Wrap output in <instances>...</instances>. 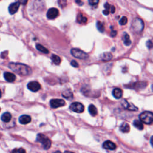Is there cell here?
<instances>
[{"instance_id":"obj_1","label":"cell","mask_w":153,"mask_h":153,"mask_svg":"<svg viewBox=\"0 0 153 153\" xmlns=\"http://www.w3.org/2000/svg\"><path fill=\"white\" fill-rule=\"evenodd\" d=\"M9 67L13 71L21 75H29L32 73L31 68L24 64L12 62L9 64Z\"/></svg>"},{"instance_id":"obj_2","label":"cell","mask_w":153,"mask_h":153,"mask_svg":"<svg viewBox=\"0 0 153 153\" xmlns=\"http://www.w3.org/2000/svg\"><path fill=\"white\" fill-rule=\"evenodd\" d=\"M144 28V23L140 19H135L131 25V30L133 33H139L143 31Z\"/></svg>"},{"instance_id":"obj_3","label":"cell","mask_w":153,"mask_h":153,"mask_svg":"<svg viewBox=\"0 0 153 153\" xmlns=\"http://www.w3.org/2000/svg\"><path fill=\"white\" fill-rule=\"evenodd\" d=\"M37 140L41 143L44 149H49L52 145V142L49 139V138L42 133L38 134L37 137Z\"/></svg>"},{"instance_id":"obj_4","label":"cell","mask_w":153,"mask_h":153,"mask_svg":"<svg viewBox=\"0 0 153 153\" xmlns=\"http://www.w3.org/2000/svg\"><path fill=\"white\" fill-rule=\"evenodd\" d=\"M140 120L146 124H151L153 123V113L149 111H144L139 115Z\"/></svg>"},{"instance_id":"obj_5","label":"cell","mask_w":153,"mask_h":153,"mask_svg":"<svg viewBox=\"0 0 153 153\" xmlns=\"http://www.w3.org/2000/svg\"><path fill=\"white\" fill-rule=\"evenodd\" d=\"M71 53L74 57H75L77 59H86L89 58L88 54H87L84 52L82 51L81 50H80L79 49H77V48L72 49L71 50Z\"/></svg>"},{"instance_id":"obj_6","label":"cell","mask_w":153,"mask_h":153,"mask_svg":"<svg viewBox=\"0 0 153 153\" xmlns=\"http://www.w3.org/2000/svg\"><path fill=\"white\" fill-rule=\"evenodd\" d=\"M70 109L77 113H81L84 110V105L80 102H74L70 105Z\"/></svg>"},{"instance_id":"obj_7","label":"cell","mask_w":153,"mask_h":153,"mask_svg":"<svg viewBox=\"0 0 153 153\" xmlns=\"http://www.w3.org/2000/svg\"><path fill=\"white\" fill-rule=\"evenodd\" d=\"M50 106L53 108H58L59 107L64 106L65 105V102L63 99H52L50 101Z\"/></svg>"},{"instance_id":"obj_8","label":"cell","mask_w":153,"mask_h":153,"mask_svg":"<svg viewBox=\"0 0 153 153\" xmlns=\"http://www.w3.org/2000/svg\"><path fill=\"white\" fill-rule=\"evenodd\" d=\"M28 88L33 92H37L41 89L40 84L37 81H31L28 84Z\"/></svg>"},{"instance_id":"obj_9","label":"cell","mask_w":153,"mask_h":153,"mask_svg":"<svg viewBox=\"0 0 153 153\" xmlns=\"http://www.w3.org/2000/svg\"><path fill=\"white\" fill-rule=\"evenodd\" d=\"M59 16V10L56 8L50 9L47 13V17L49 19H54Z\"/></svg>"},{"instance_id":"obj_10","label":"cell","mask_w":153,"mask_h":153,"mask_svg":"<svg viewBox=\"0 0 153 153\" xmlns=\"http://www.w3.org/2000/svg\"><path fill=\"white\" fill-rule=\"evenodd\" d=\"M121 105L122 106L125 108L127 109L128 110H130V111H137L138 108L135 106V105H133L132 103H129L126 99H123L121 102Z\"/></svg>"},{"instance_id":"obj_11","label":"cell","mask_w":153,"mask_h":153,"mask_svg":"<svg viewBox=\"0 0 153 153\" xmlns=\"http://www.w3.org/2000/svg\"><path fill=\"white\" fill-rule=\"evenodd\" d=\"M20 4L18 2H16L11 4L9 7V12L11 15L15 14L19 10Z\"/></svg>"},{"instance_id":"obj_12","label":"cell","mask_w":153,"mask_h":153,"mask_svg":"<svg viewBox=\"0 0 153 153\" xmlns=\"http://www.w3.org/2000/svg\"><path fill=\"white\" fill-rule=\"evenodd\" d=\"M102 146L104 149L109 150H114L116 148V145L111 140H106L104 142Z\"/></svg>"},{"instance_id":"obj_13","label":"cell","mask_w":153,"mask_h":153,"mask_svg":"<svg viewBox=\"0 0 153 153\" xmlns=\"http://www.w3.org/2000/svg\"><path fill=\"white\" fill-rule=\"evenodd\" d=\"M19 121L22 124H27L31 121V117L28 115H22L19 117Z\"/></svg>"},{"instance_id":"obj_14","label":"cell","mask_w":153,"mask_h":153,"mask_svg":"<svg viewBox=\"0 0 153 153\" xmlns=\"http://www.w3.org/2000/svg\"><path fill=\"white\" fill-rule=\"evenodd\" d=\"M147 85V83L145 81H139V82H136L133 84L132 86L131 87L133 89H136V90H140L145 88Z\"/></svg>"},{"instance_id":"obj_15","label":"cell","mask_w":153,"mask_h":153,"mask_svg":"<svg viewBox=\"0 0 153 153\" xmlns=\"http://www.w3.org/2000/svg\"><path fill=\"white\" fill-rule=\"evenodd\" d=\"M4 77L6 81H7L8 82H10V83L15 81L16 78V75L15 74H13L11 72H5L4 74Z\"/></svg>"},{"instance_id":"obj_16","label":"cell","mask_w":153,"mask_h":153,"mask_svg":"<svg viewBox=\"0 0 153 153\" xmlns=\"http://www.w3.org/2000/svg\"><path fill=\"white\" fill-rule=\"evenodd\" d=\"M100 59L103 61H109L112 59V55L110 52H105L101 55Z\"/></svg>"},{"instance_id":"obj_17","label":"cell","mask_w":153,"mask_h":153,"mask_svg":"<svg viewBox=\"0 0 153 153\" xmlns=\"http://www.w3.org/2000/svg\"><path fill=\"white\" fill-rule=\"evenodd\" d=\"M112 95L116 99H120L123 96V91L121 89L115 88L112 91Z\"/></svg>"},{"instance_id":"obj_18","label":"cell","mask_w":153,"mask_h":153,"mask_svg":"<svg viewBox=\"0 0 153 153\" xmlns=\"http://www.w3.org/2000/svg\"><path fill=\"white\" fill-rule=\"evenodd\" d=\"M12 116L10 112H5L1 115V120L5 123H8L12 120Z\"/></svg>"},{"instance_id":"obj_19","label":"cell","mask_w":153,"mask_h":153,"mask_svg":"<svg viewBox=\"0 0 153 153\" xmlns=\"http://www.w3.org/2000/svg\"><path fill=\"white\" fill-rule=\"evenodd\" d=\"M123 40L124 44L126 46H129L132 44V41H131V40L130 39V37H129V34L127 33H124L123 34Z\"/></svg>"},{"instance_id":"obj_20","label":"cell","mask_w":153,"mask_h":153,"mask_svg":"<svg viewBox=\"0 0 153 153\" xmlns=\"http://www.w3.org/2000/svg\"><path fill=\"white\" fill-rule=\"evenodd\" d=\"M120 130L123 133H128L130 131V126L126 123H123L120 127Z\"/></svg>"},{"instance_id":"obj_21","label":"cell","mask_w":153,"mask_h":153,"mask_svg":"<svg viewBox=\"0 0 153 153\" xmlns=\"http://www.w3.org/2000/svg\"><path fill=\"white\" fill-rule=\"evenodd\" d=\"M89 111L91 115L92 116H96L98 114V110L96 106L92 104L89 105Z\"/></svg>"},{"instance_id":"obj_22","label":"cell","mask_w":153,"mask_h":153,"mask_svg":"<svg viewBox=\"0 0 153 153\" xmlns=\"http://www.w3.org/2000/svg\"><path fill=\"white\" fill-rule=\"evenodd\" d=\"M133 126L137 129L142 130L143 129V125L142 122L140 120H135L133 121Z\"/></svg>"},{"instance_id":"obj_23","label":"cell","mask_w":153,"mask_h":153,"mask_svg":"<svg viewBox=\"0 0 153 153\" xmlns=\"http://www.w3.org/2000/svg\"><path fill=\"white\" fill-rule=\"evenodd\" d=\"M77 21L78 24H86L87 21L86 17L84 16L82 14H79L77 18Z\"/></svg>"},{"instance_id":"obj_24","label":"cell","mask_w":153,"mask_h":153,"mask_svg":"<svg viewBox=\"0 0 153 153\" xmlns=\"http://www.w3.org/2000/svg\"><path fill=\"white\" fill-rule=\"evenodd\" d=\"M62 96L67 99H71L73 98V94L70 90H67L62 93Z\"/></svg>"},{"instance_id":"obj_25","label":"cell","mask_w":153,"mask_h":153,"mask_svg":"<svg viewBox=\"0 0 153 153\" xmlns=\"http://www.w3.org/2000/svg\"><path fill=\"white\" fill-rule=\"evenodd\" d=\"M36 49H37L38 51H40V52H42V53H46V54L49 53V50H48V49H46V47H44L43 46H42L41 44H37L36 45Z\"/></svg>"},{"instance_id":"obj_26","label":"cell","mask_w":153,"mask_h":153,"mask_svg":"<svg viewBox=\"0 0 153 153\" xmlns=\"http://www.w3.org/2000/svg\"><path fill=\"white\" fill-rule=\"evenodd\" d=\"M51 59H52L53 62L56 65H59L61 62V58L56 55H53L51 57Z\"/></svg>"},{"instance_id":"obj_27","label":"cell","mask_w":153,"mask_h":153,"mask_svg":"<svg viewBox=\"0 0 153 153\" xmlns=\"http://www.w3.org/2000/svg\"><path fill=\"white\" fill-rule=\"evenodd\" d=\"M96 27L98 31L101 33H103L105 31V27L103 23H102L100 21H98L96 22Z\"/></svg>"},{"instance_id":"obj_28","label":"cell","mask_w":153,"mask_h":153,"mask_svg":"<svg viewBox=\"0 0 153 153\" xmlns=\"http://www.w3.org/2000/svg\"><path fill=\"white\" fill-rule=\"evenodd\" d=\"M12 153H26V151L22 148H15L12 151Z\"/></svg>"},{"instance_id":"obj_29","label":"cell","mask_w":153,"mask_h":153,"mask_svg":"<svg viewBox=\"0 0 153 153\" xmlns=\"http://www.w3.org/2000/svg\"><path fill=\"white\" fill-rule=\"evenodd\" d=\"M127 23V18L126 16H123L119 21V24L120 25H125Z\"/></svg>"},{"instance_id":"obj_30","label":"cell","mask_w":153,"mask_h":153,"mask_svg":"<svg viewBox=\"0 0 153 153\" xmlns=\"http://www.w3.org/2000/svg\"><path fill=\"white\" fill-rule=\"evenodd\" d=\"M99 0H88V2L91 6H96L99 3Z\"/></svg>"},{"instance_id":"obj_31","label":"cell","mask_w":153,"mask_h":153,"mask_svg":"<svg viewBox=\"0 0 153 153\" xmlns=\"http://www.w3.org/2000/svg\"><path fill=\"white\" fill-rule=\"evenodd\" d=\"M146 46L148 49H151L153 48V43L151 40H148L146 43Z\"/></svg>"},{"instance_id":"obj_32","label":"cell","mask_w":153,"mask_h":153,"mask_svg":"<svg viewBox=\"0 0 153 153\" xmlns=\"http://www.w3.org/2000/svg\"><path fill=\"white\" fill-rule=\"evenodd\" d=\"M28 0H18V3L20 4H22V5H25L27 4Z\"/></svg>"},{"instance_id":"obj_33","label":"cell","mask_w":153,"mask_h":153,"mask_svg":"<svg viewBox=\"0 0 153 153\" xmlns=\"http://www.w3.org/2000/svg\"><path fill=\"white\" fill-rule=\"evenodd\" d=\"M71 65L74 67H75V68H77L78 67V64L75 61H72L71 62Z\"/></svg>"},{"instance_id":"obj_34","label":"cell","mask_w":153,"mask_h":153,"mask_svg":"<svg viewBox=\"0 0 153 153\" xmlns=\"http://www.w3.org/2000/svg\"><path fill=\"white\" fill-rule=\"evenodd\" d=\"M104 7H105V10H108L109 11L111 12V6H110V4H109L108 3H106L105 5H104Z\"/></svg>"},{"instance_id":"obj_35","label":"cell","mask_w":153,"mask_h":153,"mask_svg":"<svg viewBox=\"0 0 153 153\" xmlns=\"http://www.w3.org/2000/svg\"><path fill=\"white\" fill-rule=\"evenodd\" d=\"M117 33L116 31L112 30L110 35H111V37H115L117 35Z\"/></svg>"},{"instance_id":"obj_36","label":"cell","mask_w":153,"mask_h":153,"mask_svg":"<svg viewBox=\"0 0 153 153\" xmlns=\"http://www.w3.org/2000/svg\"><path fill=\"white\" fill-rule=\"evenodd\" d=\"M75 1L76 3L77 4H78L79 6H81L83 4V3L81 1V0H75Z\"/></svg>"},{"instance_id":"obj_37","label":"cell","mask_w":153,"mask_h":153,"mask_svg":"<svg viewBox=\"0 0 153 153\" xmlns=\"http://www.w3.org/2000/svg\"><path fill=\"white\" fill-rule=\"evenodd\" d=\"M109 13H110V11H109V10H103V15H108L109 14Z\"/></svg>"},{"instance_id":"obj_38","label":"cell","mask_w":153,"mask_h":153,"mask_svg":"<svg viewBox=\"0 0 153 153\" xmlns=\"http://www.w3.org/2000/svg\"><path fill=\"white\" fill-rule=\"evenodd\" d=\"M115 9L114 6H111V13H114L115 12Z\"/></svg>"},{"instance_id":"obj_39","label":"cell","mask_w":153,"mask_h":153,"mask_svg":"<svg viewBox=\"0 0 153 153\" xmlns=\"http://www.w3.org/2000/svg\"><path fill=\"white\" fill-rule=\"evenodd\" d=\"M150 143H151V146L153 147V136H151V139H150Z\"/></svg>"},{"instance_id":"obj_40","label":"cell","mask_w":153,"mask_h":153,"mask_svg":"<svg viewBox=\"0 0 153 153\" xmlns=\"http://www.w3.org/2000/svg\"><path fill=\"white\" fill-rule=\"evenodd\" d=\"M65 153H74V152H71V151H65Z\"/></svg>"},{"instance_id":"obj_41","label":"cell","mask_w":153,"mask_h":153,"mask_svg":"<svg viewBox=\"0 0 153 153\" xmlns=\"http://www.w3.org/2000/svg\"><path fill=\"white\" fill-rule=\"evenodd\" d=\"M54 153H62L61 152H60V151H56V152H55Z\"/></svg>"},{"instance_id":"obj_42","label":"cell","mask_w":153,"mask_h":153,"mask_svg":"<svg viewBox=\"0 0 153 153\" xmlns=\"http://www.w3.org/2000/svg\"><path fill=\"white\" fill-rule=\"evenodd\" d=\"M1 97V90H0V98Z\"/></svg>"},{"instance_id":"obj_43","label":"cell","mask_w":153,"mask_h":153,"mask_svg":"<svg viewBox=\"0 0 153 153\" xmlns=\"http://www.w3.org/2000/svg\"><path fill=\"white\" fill-rule=\"evenodd\" d=\"M151 89H152V90L153 91V84L151 86Z\"/></svg>"},{"instance_id":"obj_44","label":"cell","mask_w":153,"mask_h":153,"mask_svg":"<svg viewBox=\"0 0 153 153\" xmlns=\"http://www.w3.org/2000/svg\"><path fill=\"white\" fill-rule=\"evenodd\" d=\"M0 110H1V109H0Z\"/></svg>"}]
</instances>
